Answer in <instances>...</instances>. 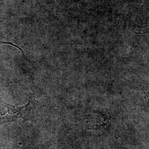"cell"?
<instances>
[{"label": "cell", "mask_w": 149, "mask_h": 149, "mask_svg": "<svg viewBox=\"0 0 149 149\" xmlns=\"http://www.w3.org/2000/svg\"><path fill=\"white\" fill-rule=\"evenodd\" d=\"M10 44V45H13V46H15V47H16L17 48H18V49H19L21 50H22L21 49H20V48H19V47H17L16 45H14V44H12V43H5V42H0V44Z\"/></svg>", "instance_id": "7a4b0ae2"}, {"label": "cell", "mask_w": 149, "mask_h": 149, "mask_svg": "<svg viewBox=\"0 0 149 149\" xmlns=\"http://www.w3.org/2000/svg\"><path fill=\"white\" fill-rule=\"evenodd\" d=\"M38 103L32 97L27 104L22 107H16L0 101V125L7 123L13 122L18 119L24 121L32 120L37 111Z\"/></svg>", "instance_id": "6da1fadb"}]
</instances>
